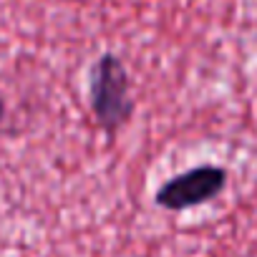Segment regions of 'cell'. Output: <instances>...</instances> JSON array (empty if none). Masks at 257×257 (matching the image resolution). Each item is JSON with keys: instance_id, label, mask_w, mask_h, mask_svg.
I'll list each match as a JSON object with an SVG mask.
<instances>
[{"instance_id": "2", "label": "cell", "mask_w": 257, "mask_h": 257, "mask_svg": "<svg viewBox=\"0 0 257 257\" xmlns=\"http://www.w3.org/2000/svg\"><path fill=\"white\" fill-rule=\"evenodd\" d=\"M224 184H227V172L222 167L202 164V167H194L189 172H182V174L167 179L157 189L154 202L162 209L182 212V209L207 204L209 199L219 197L224 192Z\"/></svg>"}, {"instance_id": "3", "label": "cell", "mask_w": 257, "mask_h": 257, "mask_svg": "<svg viewBox=\"0 0 257 257\" xmlns=\"http://www.w3.org/2000/svg\"><path fill=\"white\" fill-rule=\"evenodd\" d=\"M0 118H3V101H0Z\"/></svg>"}, {"instance_id": "1", "label": "cell", "mask_w": 257, "mask_h": 257, "mask_svg": "<svg viewBox=\"0 0 257 257\" xmlns=\"http://www.w3.org/2000/svg\"><path fill=\"white\" fill-rule=\"evenodd\" d=\"M91 111L106 134H116L132 118L134 101L128 96V73L118 56L103 53L91 68Z\"/></svg>"}]
</instances>
